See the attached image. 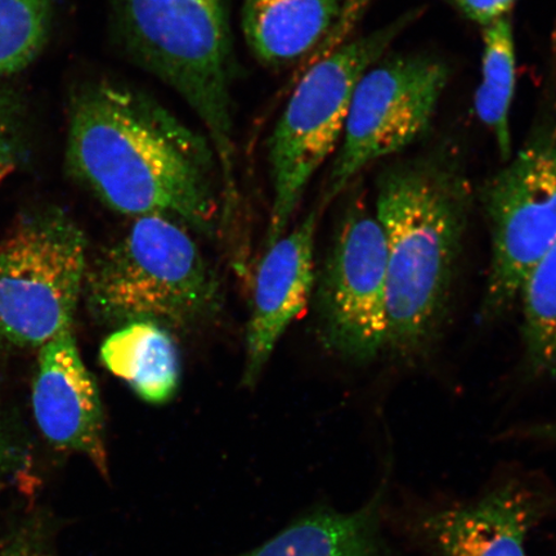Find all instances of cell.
<instances>
[{"label": "cell", "mask_w": 556, "mask_h": 556, "mask_svg": "<svg viewBox=\"0 0 556 556\" xmlns=\"http://www.w3.org/2000/svg\"><path fill=\"white\" fill-rule=\"evenodd\" d=\"M66 164L102 204L213 235L224 184L211 139L124 83H87L70 104Z\"/></svg>", "instance_id": "obj_1"}, {"label": "cell", "mask_w": 556, "mask_h": 556, "mask_svg": "<svg viewBox=\"0 0 556 556\" xmlns=\"http://www.w3.org/2000/svg\"><path fill=\"white\" fill-rule=\"evenodd\" d=\"M472 191L448 151L405 160L378 178L375 215L388 261V345L402 361L422 358L440 337L462 254Z\"/></svg>", "instance_id": "obj_2"}, {"label": "cell", "mask_w": 556, "mask_h": 556, "mask_svg": "<svg viewBox=\"0 0 556 556\" xmlns=\"http://www.w3.org/2000/svg\"><path fill=\"white\" fill-rule=\"evenodd\" d=\"M113 11L128 58L173 89L204 124L229 203L238 187L231 0H113Z\"/></svg>", "instance_id": "obj_3"}, {"label": "cell", "mask_w": 556, "mask_h": 556, "mask_svg": "<svg viewBox=\"0 0 556 556\" xmlns=\"http://www.w3.org/2000/svg\"><path fill=\"white\" fill-rule=\"evenodd\" d=\"M83 299L101 324L151 323L178 331L212 318L222 298L218 278L189 229L168 218L141 217L88 261Z\"/></svg>", "instance_id": "obj_4"}, {"label": "cell", "mask_w": 556, "mask_h": 556, "mask_svg": "<svg viewBox=\"0 0 556 556\" xmlns=\"http://www.w3.org/2000/svg\"><path fill=\"white\" fill-rule=\"evenodd\" d=\"M420 12L409 11L381 29L346 41L313 62L298 81L268 141L273 206L267 248L287 232L312 178L342 142L357 83Z\"/></svg>", "instance_id": "obj_5"}, {"label": "cell", "mask_w": 556, "mask_h": 556, "mask_svg": "<svg viewBox=\"0 0 556 556\" xmlns=\"http://www.w3.org/2000/svg\"><path fill=\"white\" fill-rule=\"evenodd\" d=\"M556 520V489L534 472L495 477L469 497L422 498L392 492L386 521L413 556H530L528 541Z\"/></svg>", "instance_id": "obj_6"}, {"label": "cell", "mask_w": 556, "mask_h": 556, "mask_svg": "<svg viewBox=\"0 0 556 556\" xmlns=\"http://www.w3.org/2000/svg\"><path fill=\"white\" fill-rule=\"evenodd\" d=\"M87 238L62 208L26 215L0 245V345L40 348L73 329Z\"/></svg>", "instance_id": "obj_7"}, {"label": "cell", "mask_w": 556, "mask_h": 556, "mask_svg": "<svg viewBox=\"0 0 556 556\" xmlns=\"http://www.w3.org/2000/svg\"><path fill=\"white\" fill-rule=\"evenodd\" d=\"M450 75L446 62L426 53L395 54L367 70L353 92L323 207L366 166L397 154L426 134Z\"/></svg>", "instance_id": "obj_8"}, {"label": "cell", "mask_w": 556, "mask_h": 556, "mask_svg": "<svg viewBox=\"0 0 556 556\" xmlns=\"http://www.w3.org/2000/svg\"><path fill=\"white\" fill-rule=\"evenodd\" d=\"M492 256L482 319L503 316L556 242V138L539 137L482 189Z\"/></svg>", "instance_id": "obj_9"}, {"label": "cell", "mask_w": 556, "mask_h": 556, "mask_svg": "<svg viewBox=\"0 0 556 556\" xmlns=\"http://www.w3.org/2000/svg\"><path fill=\"white\" fill-rule=\"evenodd\" d=\"M317 309L323 342L338 356L364 364L387 350V243L363 194L348 203L339 222Z\"/></svg>", "instance_id": "obj_10"}, {"label": "cell", "mask_w": 556, "mask_h": 556, "mask_svg": "<svg viewBox=\"0 0 556 556\" xmlns=\"http://www.w3.org/2000/svg\"><path fill=\"white\" fill-rule=\"evenodd\" d=\"M33 408L41 434L54 448L87 457L101 476L109 477L101 395L73 329L40 346Z\"/></svg>", "instance_id": "obj_11"}, {"label": "cell", "mask_w": 556, "mask_h": 556, "mask_svg": "<svg viewBox=\"0 0 556 556\" xmlns=\"http://www.w3.org/2000/svg\"><path fill=\"white\" fill-rule=\"evenodd\" d=\"M323 208H313L301 224L267 248L261 262L247 331L245 387L260 380L285 331L307 308L315 287V242Z\"/></svg>", "instance_id": "obj_12"}, {"label": "cell", "mask_w": 556, "mask_h": 556, "mask_svg": "<svg viewBox=\"0 0 556 556\" xmlns=\"http://www.w3.org/2000/svg\"><path fill=\"white\" fill-rule=\"evenodd\" d=\"M392 492V472L387 469L371 495L356 509L317 507L241 556H413L387 527L386 507Z\"/></svg>", "instance_id": "obj_13"}, {"label": "cell", "mask_w": 556, "mask_h": 556, "mask_svg": "<svg viewBox=\"0 0 556 556\" xmlns=\"http://www.w3.org/2000/svg\"><path fill=\"white\" fill-rule=\"evenodd\" d=\"M343 4L344 0H242L243 39L264 67H289L312 58L338 23Z\"/></svg>", "instance_id": "obj_14"}, {"label": "cell", "mask_w": 556, "mask_h": 556, "mask_svg": "<svg viewBox=\"0 0 556 556\" xmlns=\"http://www.w3.org/2000/svg\"><path fill=\"white\" fill-rule=\"evenodd\" d=\"M101 358L144 402L162 405L176 394L179 354L170 331L151 323L122 326L104 340Z\"/></svg>", "instance_id": "obj_15"}, {"label": "cell", "mask_w": 556, "mask_h": 556, "mask_svg": "<svg viewBox=\"0 0 556 556\" xmlns=\"http://www.w3.org/2000/svg\"><path fill=\"white\" fill-rule=\"evenodd\" d=\"M482 81L475 106L481 122L495 135L500 156H511L510 108L516 90V41L509 16L484 27Z\"/></svg>", "instance_id": "obj_16"}, {"label": "cell", "mask_w": 556, "mask_h": 556, "mask_svg": "<svg viewBox=\"0 0 556 556\" xmlns=\"http://www.w3.org/2000/svg\"><path fill=\"white\" fill-rule=\"evenodd\" d=\"M523 305L526 364L534 377L556 378V242L527 276Z\"/></svg>", "instance_id": "obj_17"}, {"label": "cell", "mask_w": 556, "mask_h": 556, "mask_svg": "<svg viewBox=\"0 0 556 556\" xmlns=\"http://www.w3.org/2000/svg\"><path fill=\"white\" fill-rule=\"evenodd\" d=\"M51 0H0V75L21 72L43 50Z\"/></svg>", "instance_id": "obj_18"}, {"label": "cell", "mask_w": 556, "mask_h": 556, "mask_svg": "<svg viewBox=\"0 0 556 556\" xmlns=\"http://www.w3.org/2000/svg\"><path fill=\"white\" fill-rule=\"evenodd\" d=\"M23 113L16 96L0 86V165H15L21 154Z\"/></svg>", "instance_id": "obj_19"}, {"label": "cell", "mask_w": 556, "mask_h": 556, "mask_svg": "<svg viewBox=\"0 0 556 556\" xmlns=\"http://www.w3.org/2000/svg\"><path fill=\"white\" fill-rule=\"evenodd\" d=\"M370 2L371 0H344L343 10L340 13L338 23L332 27L323 45L313 53L309 59L311 64L326 58V55L338 50L340 46L350 41L353 30L356 29L361 18L364 17V13Z\"/></svg>", "instance_id": "obj_20"}, {"label": "cell", "mask_w": 556, "mask_h": 556, "mask_svg": "<svg viewBox=\"0 0 556 556\" xmlns=\"http://www.w3.org/2000/svg\"><path fill=\"white\" fill-rule=\"evenodd\" d=\"M463 16L483 27L507 16L517 0H444Z\"/></svg>", "instance_id": "obj_21"}, {"label": "cell", "mask_w": 556, "mask_h": 556, "mask_svg": "<svg viewBox=\"0 0 556 556\" xmlns=\"http://www.w3.org/2000/svg\"><path fill=\"white\" fill-rule=\"evenodd\" d=\"M0 556H58L41 531L24 528L5 542Z\"/></svg>", "instance_id": "obj_22"}, {"label": "cell", "mask_w": 556, "mask_h": 556, "mask_svg": "<svg viewBox=\"0 0 556 556\" xmlns=\"http://www.w3.org/2000/svg\"><path fill=\"white\" fill-rule=\"evenodd\" d=\"M18 458V451L2 422H0V470L10 468Z\"/></svg>", "instance_id": "obj_23"}, {"label": "cell", "mask_w": 556, "mask_h": 556, "mask_svg": "<svg viewBox=\"0 0 556 556\" xmlns=\"http://www.w3.org/2000/svg\"><path fill=\"white\" fill-rule=\"evenodd\" d=\"M15 169V165H0V185Z\"/></svg>", "instance_id": "obj_24"}]
</instances>
